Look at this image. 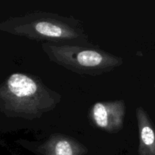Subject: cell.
Instances as JSON below:
<instances>
[{"label":"cell","instance_id":"3957f363","mask_svg":"<svg viewBox=\"0 0 155 155\" xmlns=\"http://www.w3.org/2000/svg\"><path fill=\"white\" fill-rule=\"evenodd\" d=\"M42 48L51 61L80 74L101 75L123 64L121 58L95 48L45 42Z\"/></svg>","mask_w":155,"mask_h":155},{"label":"cell","instance_id":"277c9868","mask_svg":"<svg viewBox=\"0 0 155 155\" xmlns=\"http://www.w3.org/2000/svg\"><path fill=\"white\" fill-rule=\"evenodd\" d=\"M126 110L124 100L98 101L89 108V119L96 128L107 133H117L124 127Z\"/></svg>","mask_w":155,"mask_h":155},{"label":"cell","instance_id":"7a4b0ae2","mask_svg":"<svg viewBox=\"0 0 155 155\" xmlns=\"http://www.w3.org/2000/svg\"><path fill=\"white\" fill-rule=\"evenodd\" d=\"M11 33L48 43L84 42L87 38L80 22L49 12H33L12 21Z\"/></svg>","mask_w":155,"mask_h":155},{"label":"cell","instance_id":"52a82bcc","mask_svg":"<svg viewBox=\"0 0 155 155\" xmlns=\"http://www.w3.org/2000/svg\"><path fill=\"white\" fill-rule=\"evenodd\" d=\"M154 86H155V85H154Z\"/></svg>","mask_w":155,"mask_h":155},{"label":"cell","instance_id":"8992f818","mask_svg":"<svg viewBox=\"0 0 155 155\" xmlns=\"http://www.w3.org/2000/svg\"><path fill=\"white\" fill-rule=\"evenodd\" d=\"M136 118L139 133V155H155V127L142 107L136 108Z\"/></svg>","mask_w":155,"mask_h":155},{"label":"cell","instance_id":"5b68a950","mask_svg":"<svg viewBox=\"0 0 155 155\" xmlns=\"http://www.w3.org/2000/svg\"><path fill=\"white\" fill-rule=\"evenodd\" d=\"M35 152L39 155H86L89 150L74 138L54 134L39 145Z\"/></svg>","mask_w":155,"mask_h":155},{"label":"cell","instance_id":"6da1fadb","mask_svg":"<svg viewBox=\"0 0 155 155\" xmlns=\"http://www.w3.org/2000/svg\"><path fill=\"white\" fill-rule=\"evenodd\" d=\"M61 96L39 78L15 73L0 85V109L8 117L33 120L55 108Z\"/></svg>","mask_w":155,"mask_h":155}]
</instances>
